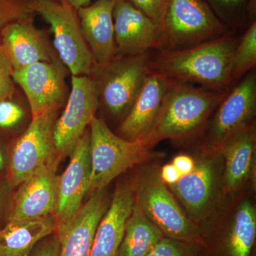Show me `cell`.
<instances>
[{
  "label": "cell",
  "mask_w": 256,
  "mask_h": 256,
  "mask_svg": "<svg viewBox=\"0 0 256 256\" xmlns=\"http://www.w3.org/2000/svg\"><path fill=\"white\" fill-rule=\"evenodd\" d=\"M239 37L226 33L218 38L182 50H160L149 60L150 70L168 80L226 88L232 82V60Z\"/></svg>",
  "instance_id": "1"
},
{
  "label": "cell",
  "mask_w": 256,
  "mask_h": 256,
  "mask_svg": "<svg viewBox=\"0 0 256 256\" xmlns=\"http://www.w3.org/2000/svg\"><path fill=\"white\" fill-rule=\"evenodd\" d=\"M227 88L194 87L170 80L152 130L144 140L151 148L164 140H182L200 132L223 100Z\"/></svg>",
  "instance_id": "2"
},
{
  "label": "cell",
  "mask_w": 256,
  "mask_h": 256,
  "mask_svg": "<svg viewBox=\"0 0 256 256\" xmlns=\"http://www.w3.org/2000/svg\"><path fill=\"white\" fill-rule=\"evenodd\" d=\"M89 132L92 172L88 194L106 188L124 172L150 158L152 148L144 140L120 137L102 119L96 117Z\"/></svg>",
  "instance_id": "3"
},
{
  "label": "cell",
  "mask_w": 256,
  "mask_h": 256,
  "mask_svg": "<svg viewBox=\"0 0 256 256\" xmlns=\"http://www.w3.org/2000/svg\"><path fill=\"white\" fill-rule=\"evenodd\" d=\"M162 28L160 50H184L228 33L226 25L204 0H168Z\"/></svg>",
  "instance_id": "4"
},
{
  "label": "cell",
  "mask_w": 256,
  "mask_h": 256,
  "mask_svg": "<svg viewBox=\"0 0 256 256\" xmlns=\"http://www.w3.org/2000/svg\"><path fill=\"white\" fill-rule=\"evenodd\" d=\"M148 52L140 54L116 56L104 65L94 66V82L99 101L114 117L128 114L150 74Z\"/></svg>",
  "instance_id": "5"
},
{
  "label": "cell",
  "mask_w": 256,
  "mask_h": 256,
  "mask_svg": "<svg viewBox=\"0 0 256 256\" xmlns=\"http://www.w3.org/2000/svg\"><path fill=\"white\" fill-rule=\"evenodd\" d=\"M30 9L50 24L54 50L72 75H90L96 64L82 36L77 10L66 0H31Z\"/></svg>",
  "instance_id": "6"
},
{
  "label": "cell",
  "mask_w": 256,
  "mask_h": 256,
  "mask_svg": "<svg viewBox=\"0 0 256 256\" xmlns=\"http://www.w3.org/2000/svg\"><path fill=\"white\" fill-rule=\"evenodd\" d=\"M133 188L136 203L164 236L186 242L200 240V228L180 206L160 173H143Z\"/></svg>",
  "instance_id": "7"
},
{
  "label": "cell",
  "mask_w": 256,
  "mask_h": 256,
  "mask_svg": "<svg viewBox=\"0 0 256 256\" xmlns=\"http://www.w3.org/2000/svg\"><path fill=\"white\" fill-rule=\"evenodd\" d=\"M169 188L195 223L206 220L215 210L223 188V159L220 151L204 149L195 160L191 172L183 175Z\"/></svg>",
  "instance_id": "8"
},
{
  "label": "cell",
  "mask_w": 256,
  "mask_h": 256,
  "mask_svg": "<svg viewBox=\"0 0 256 256\" xmlns=\"http://www.w3.org/2000/svg\"><path fill=\"white\" fill-rule=\"evenodd\" d=\"M57 110L52 109L32 118L26 132L15 144L9 170L13 186H20L42 166L58 162L60 156L53 137Z\"/></svg>",
  "instance_id": "9"
},
{
  "label": "cell",
  "mask_w": 256,
  "mask_h": 256,
  "mask_svg": "<svg viewBox=\"0 0 256 256\" xmlns=\"http://www.w3.org/2000/svg\"><path fill=\"white\" fill-rule=\"evenodd\" d=\"M256 110V75L252 69L216 108L207 128L205 149L218 150L229 139L252 126Z\"/></svg>",
  "instance_id": "10"
},
{
  "label": "cell",
  "mask_w": 256,
  "mask_h": 256,
  "mask_svg": "<svg viewBox=\"0 0 256 256\" xmlns=\"http://www.w3.org/2000/svg\"><path fill=\"white\" fill-rule=\"evenodd\" d=\"M99 105L98 90L94 79L87 76H72L66 106L54 128V142L60 156L72 153L95 118Z\"/></svg>",
  "instance_id": "11"
},
{
  "label": "cell",
  "mask_w": 256,
  "mask_h": 256,
  "mask_svg": "<svg viewBox=\"0 0 256 256\" xmlns=\"http://www.w3.org/2000/svg\"><path fill=\"white\" fill-rule=\"evenodd\" d=\"M63 63L38 62L13 70L12 78L28 98L32 118L64 105L68 96Z\"/></svg>",
  "instance_id": "12"
},
{
  "label": "cell",
  "mask_w": 256,
  "mask_h": 256,
  "mask_svg": "<svg viewBox=\"0 0 256 256\" xmlns=\"http://www.w3.org/2000/svg\"><path fill=\"white\" fill-rule=\"evenodd\" d=\"M116 56L162 48V28L128 0H116L112 12Z\"/></svg>",
  "instance_id": "13"
},
{
  "label": "cell",
  "mask_w": 256,
  "mask_h": 256,
  "mask_svg": "<svg viewBox=\"0 0 256 256\" xmlns=\"http://www.w3.org/2000/svg\"><path fill=\"white\" fill-rule=\"evenodd\" d=\"M70 162L57 180V202L54 212L56 225L73 217L82 206L88 192L92 163L90 132L87 130L70 153Z\"/></svg>",
  "instance_id": "14"
},
{
  "label": "cell",
  "mask_w": 256,
  "mask_h": 256,
  "mask_svg": "<svg viewBox=\"0 0 256 256\" xmlns=\"http://www.w3.org/2000/svg\"><path fill=\"white\" fill-rule=\"evenodd\" d=\"M110 203L106 188L96 192L72 218L56 225L60 256H90L96 229Z\"/></svg>",
  "instance_id": "15"
},
{
  "label": "cell",
  "mask_w": 256,
  "mask_h": 256,
  "mask_svg": "<svg viewBox=\"0 0 256 256\" xmlns=\"http://www.w3.org/2000/svg\"><path fill=\"white\" fill-rule=\"evenodd\" d=\"M57 165L58 162L42 166L20 185L8 222L40 220L54 214Z\"/></svg>",
  "instance_id": "16"
},
{
  "label": "cell",
  "mask_w": 256,
  "mask_h": 256,
  "mask_svg": "<svg viewBox=\"0 0 256 256\" xmlns=\"http://www.w3.org/2000/svg\"><path fill=\"white\" fill-rule=\"evenodd\" d=\"M170 84L164 76L150 72L134 104L120 124L118 136L130 141L144 140L150 134Z\"/></svg>",
  "instance_id": "17"
},
{
  "label": "cell",
  "mask_w": 256,
  "mask_h": 256,
  "mask_svg": "<svg viewBox=\"0 0 256 256\" xmlns=\"http://www.w3.org/2000/svg\"><path fill=\"white\" fill-rule=\"evenodd\" d=\"M3 50L13 70L38 63L60 60L46 34L28 20H16L2 30Z\"/></svg>",
  "instance_id": "18"
},
{
  "label": "cell",
  "mask_w": 256,
  "mask_h": 256,
  "mask_svg": "<svg viewBox=\"0 0 256 256\" xmlns=\"http://www.w3.org/2000/svg\"><path fill=\"white\" fill-rule=\"evenodd\" d=\"M116 0H97L77 10L82 36L96 65H104L117 54L112 12Z\"/></svg>",
  "instance_id": "19"
},
{
  "label": "cell",
  "mask_w": 256,
  "mask_h": 256,
  "mask_svg": "<svg viewBox=\"0 0 256 256\" xmlns=\"http://www.w3.org/2000/svg\"><path fill=\"white\" fill-rule=\"evenodd\" d=\"M136 201L133 185L120 184L96 229L90 256H117Z\"/></svg>",
  "instance_id": "20"
},
{
  "label": "cell",
  "mask_w": 256,
  "mask_h": 256,
  "mask_svg": "<svg viewBox=\"0 0 256 256\" xmlns=\"http://www.w3.org/2000/svg\"><path fill=\"white\" fill-rule=\"evenodd\" d=\"M256 139V128L252 124L229 139L218 150L223 159V188L226 193L238 191L250 176Z\"/></svg>",
  "instance_id": "21"
},
{
  "label": "cell",
  "mask_w": 256,
  "mask_h": 256,
  "mask_svg": "<svg viewBox=\"0 0 256 256\" xmlns=\"http://www.w3.org/2000/svg\"><path fill=\"white\" fill-rule=\"evenodd\" d=\"M54 216L8 222L0 230V256H30L42 239L54 234Z\"/></svg>",
  "instance_id": "22"
},
{
  "label": "cell",
  "mask_w": 256,
  "mask_h": 256,
  "mask_svg": "<svg viewBox=\"0 0 256 256\" xmlns=\"http://www.w3.org/2000/svg\"><path fill=\"white\" fill-rule=\"evenodd\" d=\"M163 237L162 232L134 201L117 256H146Z\"/></svg>",
  "instance_id": "23"
},
{
  "label": "cell",
  "mask_w": 256,
  "mask_h": 256,
  "mask_svg": "<svg viewBox=\"0 0 256 256\" xmlns=\"http://www.w3.org/2000/svg\"><path fill=\"white\" fill-rule=\"evenodd\" d=\"M256 236V213L252 202L240 204L229 230L226 250L227 256H250Z\"/></svg>",
  "instance_id": "24"
},
{
  "label": "cell",
  "mask_w": 256,
  "mask_h": 256,
  "mask_svg": "<svg viewBox=\"0 0 256 256\" xmlns=\"http://www.w3.org/2000/svg\"><path fill=\"white\" fill-rule=\"evenodd\" d=\"M256 22H254L239 40L232 60V82L242 78L255 68Z\"/></svg>",
  "instance_id": "25"
},
{
  "label": "cell",
  "mask_w": 256,
  "mask_h": 256,
  "mask_svg": "<svg viewBox=\"0 0 256 256\" xmlns=\"http://www.w3.org/2000/svg\"><path fill=\"white\" fill-rule=\"evenodd\" d=\"M195 242H180L163 237L146 256H193Z\"/></svg>",
  "instance_id": "26"
},
{
  "label": "cell",
  "mask_w": 256,
  "mask_h": 256,
  "mask_svg": "<svg viewBox=\"0 0 256 256\" xmlns=\"http://www.w3.org/2000/svg\"><path fill=\"white\" fill-rule=\"evenodd\" d=\"M30 0H0V28L28 18Z\"/></svg>",
  "instance_id": "27"
},
{
  "label": "cell",
  "mask_w": 256,
  "mask_h": 256,
  "mask_svg": "<svg viewBox=\"0 0 256 256\" xmlns=\"http://www.w3.org/2000/svg\"><path fill=\"white\" fill-rule=\"evenodd\" d=\"M13 68L2 46H0V100L10 98L14 92Z\"/></svg>",
  "instance_id": "28"
},
{
  "label": "cell",
  "mask_w": 256,
  "mask_h": 256,
  "mask_svg": "<svg viewBox=\"0 0 256 256\" xmlns=\"http://www.w3.org/2000/svg\"><path fill=\"white\" fill-rule=\"evenodd\" d=\"M24 112L20 106L12 101L0 100V128H8L18 124Z\"/></svg>",
  "instance_id": "29"
},
{
  "label": "cell",
  "mask_w": 256,
  "mask_h": 256,
  "mask_svg": "<svg viewBox=\"0 0 256 256\" xmlns=\"http://www.w3.org/2000/svg\"><path fill=\"white\" fill-rule=\"evenodd\" d=\"M153 21L162 26L168 0H128Z\"/></svg>",
  "instance_id": "30"
},
{
  "label": "cell",
  "mask_w": 256,
  "mask_h": 256,
  "mask_svg": "<svg viewBox=\"0 0 256 256\" xmlns=\"http://www.w3.org/2000/svg\"><path fill=\"white\" fill-rule=\"evenodd\" d=\"M60 242L55 234L44 239L35 246L30 256H60Z\"/></svg>",
  "instance_id": "31"
},
{
  "label": "cell",
  "mask_w": 256,
  "mask_h": 256,
  "mask_svg": "<svg viewBox=\"0 0 256 256\" xmlns=\"http://www.w3.org/2000/svg\"><path fill=\"white\" fill-rule=\"evenodd\" d=\"M223 18H230L245 4L246 0H208Z\"/></svg>",
  "instance_id": "32"
},
{
  "label": "cell",
  "mask_w": 256,
  "mask_h": 256,
  "mask_svg": "<svg viewBox=\"0 0 256 256\" xmlns=\"http://www.w3.org/2000/svg\"><path fill=\"white\" fill-rule=\"evenodd\" d=\"M172 164L180 172L182 176L191 172L194 168L195 160L186 154H178L173 160Z\"/></svg>",
  "instance_id": "33"
},
{
  "label": "cell",
  "mask_w": 256,
  "mask_h": 256,
  "mask_svg": "<svg viewBox=\"0 0 256 256\" xmlns=\"http://www.w3.org/2000/svg\"><path fill=\"white\" fill-rule=\"evenodd\" d=\"M160 178L165 184H173L182 178V174L172 163L165 164L160 172Z\"/></svg>",
  "instance_id": "34"
},
{
  "label": "cell",
  "mask_w": 256,
  "mask_h": 256,
  "mask_svg": "<svg viewBox=\"0 0 256 256\" xmlns=\"http://www.w3.org/2000/svg\"><path fill=\"white\" fill-rule=\"evenodd\" d=\"M66 1L72 6H73L76 10H78L79 8H82V6L90 4L92 0H66Z\"/></svg>",
  "instance_id": "35"
},
{
  "label": "cell",
  "mask_w": 256,
  "mask_h": 256,
  "mask_svg": "<svg viewBox=\"0 0 256 256\" xmlns=\"http://www.w3.org/2000/svg\"><path fill=\"white\" fill-rule=\"evenodd\" d=\"M5 197H6V194H5L4 188L0 186V214H1L3 207H4Z\"/></svg>",
  "instance_id": "36"
},
{
  "label": "cell",
  "mask_w": 256,
  "mask_h": 256,
  "mask_svg": "<svg viewBox=\"0 0 256 256\" xmlns=\"http://www.w3.org/2000/svg\"><path fill=\"white\" fill-rule=\"evenodd\" d=\"M4 158H3L2 154L1 152H0V170H2L3 169V168H4Z\"/></svg>",
  "instance_id": "37"
},
{
  "label": "cell",
  "mask_w": 256,
  "mask_h": 256,
  "mask_svg": "<svg viewBox=\"0 0 256 256\" xmlns=\"http://www.w3.org/2000/svg\"><path fill=\"white\" fill-rule=\"evenodd\" d=\"M52 1H56V2H62V0H52Z\"/></svg>",
  "instance_id": "38"
}]
</instances>
